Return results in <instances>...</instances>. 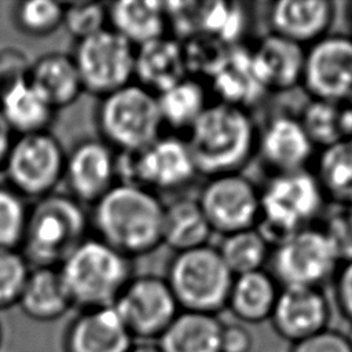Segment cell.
<instances>
[{
  "label": "cell",
  "mask_w": 352,
  "mask_h": 352,
  "mask_svg": "<svg viewBox=\"0 0 352 352\" xmlns=\"http://www.w3.org/2000/svg\"><path fill=\"white\" fill-rule=\"evenodd\" d=\"M91 208L89 223L96 238L128 258L162 245L164 202L151 190L117 183Z\"/></svg>",
  "instance_id": "6da1fadb"
},
{
  "label": "cell",
  "mask_w": 352,
  "mask_h": 352,
  "mask_svg": "<svg viewBox=\"0 0 352 352\" xmlns=\"http://www.w3.org/2000/svg\"><path fill=\"white\" fill-rule=\"evenodd\" d=\"M257 138L248 109L214 102L187 131L186 140L198 175L213 177L239 172L257 153Z\"/></svg>",
  "instance_id": "7a4b0ae2"
},
{
  "label": "cell",
  "mask_w": 352,
  "mask_h": 352,
  "mask_svg": "<svg viewBox=\"0 0 352 352\" xmlns=\"http://www.w3.org/2000/svg\"><path fill=\"white\" fill-rule=\"evenodd\" d=\"M89 212L67 192H52L29 206L19 246L30 267H59L87 238Z\"/></svg>",
  "instance_id": "3957f363"
},
{
  "label": "cell",
  "mask_w": 352,
  "mask_h": 352,
  "mask_svg": "<svg viewBox=\"0 0 352 352\" xmlns=\"http://www.w3.org/2000/svg\"><path fill=\"white\" fill-rule=\"evenodd\" d=\"M73 308L113 307L135 275L131 258L88 236L59 267Z\"/></svg>",
  "instance_id": "277c9868"
},
{
  "label": "cell",
  "mask_w": 352,
  "mask_h": 352,
  "mask_svg": "<svg viewBox=\"0 0 352 352\" xmlns=\"http://www.w3.org/2000/svg\"><path fill=\"white\" fill-rule=\"evenodd\" d=\"M324 205L326 198L312 170L271 175L260 188V217L256 228L272 249L309 226Z\"/></svg>",
  "instance_id": "5b68a950"
},
{
  "label": "cell",
  "mask_w": 352,
  "mask_h": 352,
  "mask_svg": "<svg viewBox=\"0 0 352 352\" xmlns=\"http://www.w3.org/2000/svg\"><path fill=\"white\" fill-rule=\"evenodd\" d=\"M99 138L117 153H136L162 135L157 95L131 82L99 98L95 111Z\"/></svg>",
  "instance_id": "8992f818"
},
{
  "label": "cell",
  "mask_w": 352,
  "mask_h": 352,
  "mask_svg": "<svg viewBox=\"0 0 352 352\" xmlns=\"http://www.w3.org/2000/svg\"><path fill=\"white\" fill-rule=\"evenodd\" d=\"M165 279L180 311L217 315L226 309L234 275L217 248L204 245L175 253Z\"/></svg>",
  "instance_id": "52a82bcc"
},
{
  "label": "cell",
  "mask_w": 352,
  "mask_h": 352,
  "mask_svg": "<svg viewBox=\"0 0 352 352\" xmlns=\"http://www.w3.org/2000/svg\"><path fill=\"white\" fill-rule=\"evenodd\" d=\"M66 151L50 131L14 136L1 173L25 199H40L63 182Z\"/></svg>",
  "instance_id": "ba28073f"
},
{
  "label": "cell",
  "mask_w": 352,
  "mask_h": 352,
  "mask_svg": "<svg viewBox=\"0 0 352 352\" xmlns=\"http://www.w3.org/2000/svg\"><path fill=\"white\" fill-rule=\"evenodd\" d=\"M198 175L186 138L162 133L136 153H118L120 183L146 187L153 192L183 188Z\"/></svg>",
  "instance_id": "9c48e42d"
},
{
  "label": "cell",
  "mask_w": 352,
  "mask_h": 352,
  "mask_svg": "<svg viewBox=\"0 0 352 352\" xmlns=\"http://www.w3.org/2000/svg\"><path fill=\"white\" fill-rule=\"evenodd\" d=\"M271 275L280 287L322 285L334 276L340 258L322 228H300L271 249Z\"/></svg>",
  "instance_id": "30bf717a"
},
{
  "label": "cell",
  "mask_w": 352,
  "mask_h": 352,
  "mask_svg": "<svg viewBox=\"0 0 352 352\" xmlns=\"http://www.w3.org/2000/svg\"><path fill=\"white\" fill-rule=\"evenodd\" d=\"M136 48L110 28L76 41L70 54L84 92L99 98L135 80Z\"/></svg>",
  "instance_id": "8fae6325"
},
{
  "label": "cell",
  "mask_w": 352,
  "mask_h": 352,
  "mask_svg": "<svg viewBox=\"0 0 352 352\" xmlns=\"http://www.w3.org/2000/svg\"><path fill=\"white\" fill-rule=\"evenodd\" d=\"M113 308L139 342L157 341L180 312L165 276L155 274L133 275Z\"/></svg>",
  "instance_id": "7c38bea8"
},
{
  "label": "cell",
  "mask_w": 352,
  "mask_h": 352,
  "mask_svg": "<svg viewBox=\"0 0 352 352\" xmlns=\"http://www.w3.org/2000/svg\"><path fill=\"white\" fill-rule=\"evenodd\" d=\"M197 199L212 232L223 236L256 227L260 217V188L239 172L208 177Z\"/></svg>",
  "instance_id": "4fadbf2b"
},
{
  "label": "cell",
  "mask_w": 352,
  "mask_h": 352,
  "mask_svg": "<svg viewBox=\"0 0 352 352\" xmlns=\"http://www.w3.org/2000/svg\"><path fill=\"white\" fill-rule=\"evenodd\" d=\"M301 85L311 99L352 100V37L326 34L307 47Z\"/></svg>",
  "instance_id": "5bb4252c"
},
{
  "label": "cell",
  "mask_w": 352,
  "mask_h": 352,
  "mask_svg": "<svg viewBox=\"0 0 352 352\" xmlns=\"http://www.w3.org/2000/svg\"><path fill=\"white\" fill-rule=\"evenodd\" d=\"M63 182L70 197L92 206L120 183L118 153L100 138L80 140L66 153Z\"/></svg>",
  "instance_id": "9a60e30c"
},
{
  "label": "cell",
  "mask_w": 352,
  "mask_h": 352,
  "mask_svg": "<svg viewBox=\"0 0 352 352\" xmlns=\"http://www.w3.org/2000/svg\"><path fill=\"white\" fill-rule=\"evenodd\" d=\"M330 304L322 287H280L270 322L275 333L292 345L326 329L330 322Z\"/></svg>",
  "instance_id": "2e32d148"
},
{
  "label": "cell",
  "mask_w": 352,
  "mask_h": 352,
  "mask_svg": "<svg viewBox=\"0 0 352 352\" xmlns=\"http://www.w3.org/2000/svg\"><path fill=\"white\" fill-rule=\"evenodd\" d=\"M257 153L275 175L307 169L315 147L298 117L276 114L258 129Z\"/></svg>",
  "instance_id": "e0dca14e"
},
{
  "label": "cell",
  "mask_w": 352,
  "mask_h": 352,
  "mask_svg": "<svg viewBox=\"0 0 352 352\" xmlns=\"http://www.w3.org/2000/svg\"><path fill=\"white\" fill-rule=\"evenodd\" d=\"M133 344L113 307L78 311L62 338L63 352H128Z\"/></svg>",
  "instance_id": "ac0fdd59"
},
{
  "label": "cell",
  "mask_w": 352,
  "mask_h": 352,
  "mask_svg": "<svg viewBox=\"0 0 352 352\" xmlns=\"http://www.w3.org/2000/svg\"><path fill=\"white\" fill-rule=\"evenodd\" d=\"M249 55L253 74L265 92H285L301 84L304 47L268 33L249 48Z\"/></svg>",
  "instance_id": "d6986e66"
},
{
  "label": "cell",
  "mask_w": 352,
  "mask_h": 352,
  "mask_svg": "<svg viewBox=\"0 0 352 352\" xmlns=\"http://www.w3.org/2000/svg\"><path fill=\"white\" fill-rule=\"evenodd\" d=\"M336 16L330 0H278L270 4V33L287 38L304 48L329 34Z\"/></svg>",
  "instance_id": "ffe728a7"
},
{
  "label": "cell",
  "mask_w": 352,
  "mask_h": 352,
  "mask_svg": "<svg viewBox=\"0 0 352 352\" xmlns=\"http://www.w3.org/2000/svg\"><path fill=\"white\" fill-rule=\"evenodd\" d=\"M188 76L184 47L169 36L136 47L135 78L155 95Z\"/></svg>",
  "instance_id": "44dd1931"
},
{
  "label": "cell",
  "mask_w": 352,
  "mask_h": 352,
  "mask_svg": "<svg viewBox=\"0 0 352 352\" xmlns=\"http://www.w3.org/2000/svg\"><path fill=\"white\" fill-rule=\"evenodd\" d=\"M28 81L58 111L80 98L82 84L70 54L51 51L30 62Z\"/></svg>",
  "instance_id": "7402d4cb"
},
{
  "label": "cell",
  "mask_w": 352,
  "mask_h": 352,
  "mask_svg": "<svg viewBox=\"0 0 352 352\" xmlns=\"http://www.w3.org/2000/svg\"><path fill=\"white\" fill-rule=\"evenodd\" d=\"M56 110L28 81H15L0 89V116L14 136L50 131Z\"/></svg>",
  "instance_id": "603a6c76"
},
{
  "label": "cell",
  "mask_w": 352,
  "mask_h": 352,
  "mask_svg": "<svg viewBox=\"0 0 352 352\" xmlns=\"http://www.w3.org/2000/svg\"><path fill=\"white\" fill-rule=\"evenodd\" d=\"M16 305L36 322H54L65 316L73 304L59 268L32 267Z\"/></svg>",
  "instance_id": "cb8c5ba5"
},
{
  "label": "cell",
  "mask_w": 352,
  "mask_h": 352,
  "mask_svg": "<svg viewBox=\"0 0 352 352\" xmlns=\"http://www.w3.org/2000/svg\"><path fill=\"white\" fill-rule=\"evenodd\" d=\"M109 28L135 48L166 36L169 25L165 3L122 0L107 4Z\"/></svg>",
  "instance_id": "d4e9b609"
},
{
  "label": "cell",
  "mask_w": 352,
  "mask_h": 352,
  "mask_svg": "<svg viewBox=\"0 0 352 352\" xmlns=\"http://www.w3.org/2000/svg\"><path fill=\"white\" fill-rule=\"evenodd\" d=\"M280 286L265 270L235 275L227 298L228 309L239 323L270 320Z\"/></svg>",
  "instance_id": "484cf974"
},
{
  "label": "cell",
  "mask_w": 352,
  "mask_h": 352,
  "mask_svg": "<svg viewBox=\"0 0 352 352\" xmlns=\"http://www.w3.org/2000/svg\"><path fill=\"white\" fill-rule=\"evenodd\" d=\"M221 329L217 315L180 311L155 344L161 352H221Z\"/></svg>",
  "instance_id": "4316f807"
},
{
  "label": "cell",
  "mask_w": 352,
  "mask_h": 352,
  "mask_svg": "<svg viewBox=\"0 0 352 352\" xmlns=\"http://www.w3.org/2000/svg\"><path fill=\"white\" fill-rule=\"evenodd\" d=\"M212 234L197 198L179 197L164 204L162 245L173 253L208 245Z\"/></svg>",
  "instance_id": "83f0119b"
},
{
  "label": "cell",
  "mask_w": 352,
  "mask_h": 352,
  "mask_svg": "<svg viewBox=\"0 0 352 352\" xmlns=\"http://www.w3.org/2000/svg\"><path fill=\"white\" fill-rule=\"evenodd\" d=\"M217 102L235 104L248 109L265 91L256 80L250 63L249 48L234 45L210 77Z\"/></svg>",
  "instance_id": "f1b7e54d"
},
{
  "label": "cell",
  "mask_w": 352,
  "mask_h": 352,
  "mask_svg": "<svg viewBox=\"0 0 352 352\" xmlns=\"http://www.w3.org/2000/svg\"><path fill=\"white\" fill-rule=\"evenodd\" d=\"M157 102L164 126L173 129L175 133L187 132L210 103L206 87L190 74L157 94Z\"/></svg>",
  "instance_id": "f546056e"
},
{
  "label": "cell",
  "mask_w": 352,
  "mask_h": 352,
  "mask_svg": "<svg viewBox=\"0 0 352 352\" xmlns=\"http://www.w3.org/2000/svg\"><path fill=\"white\" fill-rule=\"evenodd\" d=\"M326 201L333 205L352 204V138L319 150L312 170Z\"/></svg>",
  "instance_id": "4dcf8cb0"
},
{
  "label": "cell",
  "mask_w": 352,
  "mask_h": 352,
  "mask_svg": "<svg viewBox=\"0 0 352 352\" xmlns=\"http://www.w3.org/2000/svg\"><path fill=\"white\" fill-rule=\"evenodd\" d=\"M217 250L234 276L263 270L271 254V246L256 227L224 235Z\"/></svg>",
  "instance_id": "1f68e13d"
},
{
  "label": "cell",
  "mask_w": 352,
  "mask_h": 352,
  "mask_svg": "<svg viewBox=\"0 0 352 352\" xmlns=\"http://www.w3.org/2000/svg\"><path fill=\"white\" fill-rule=\"evenodd\" d=\"M298 120L315 148H324L346 136L344 104L341 103L311 99L304 106Z\"/></svg>",
  "instance_id": "d6a6232c"
},
{
  "label": "cell",
  "mask_w": 352,
  "mask_h": 352,
  "mask_svg": "<svg viewBox=\"0 0 352 352\" xmlns=\"http://www.w3.org/2000/svg\"><path fill=\"white\" fill-rule=\"evenodd\" d=\"M15 28L29 37L54 34L63 23V4L54 0H25L12 8Z\"/></svg>",
  "instance_id": "836d02e7"
},
{
  "label": "cell",
  "mask_w": 352,
  "mask_h": 352,
  "mask_svg": "<svg viewBox=\"0 0 352 352\" xmlns=\"http://www.w3.org/2000/svg\"><path fill=\"white\" fill-rule=\"evenodd\" d=\"M26 199L10 186L0 184V248L19 249L26 227Z\"/></svg>",
  "instance_id": "e575fe53"
},
{
  "label": "cell",
  "mask_w": 352,
  "mask_h": 352,
  "mask_svg": "<svg viewBox=\"0 0 352 352\" xmlns=\"http://www.w3.org/2000/svg\"><path fill=\"white\" fill-rule=\"evenodd\" d=\"M62 26L76 41L94 36L109 28L107 4L98 1L63 4Z\"/></svg>",
  "instance_id": "d590c367"
},
{
  "label": "cell",
  "mask_w": 352,
  "mask_h": 352,
  "mask_svg": "<svg viewBox=\"0 0 352 352\" xmlns=\"http://www.w3.org/2000/svg\"><path fill=\"white\" fill-rule=\"evenodd\" d=\"M30 268L19 249L0 248V311L18 304Z\"/></svg>",
  "instance_id": "8d00e7d4"
},
{
  "label": "cell",
  "mask_w": 352,
  "mask_h": 352,
  "mask_svg": "<svg viewBox=\"0 0 352 352\" xmlns=\"http://www.w3.org/2000/svg\"><path fill=\"white\" fill-rule=\"evenodd\" d=\"M290 352H352V340L351 336L329 327L293 344Z\"/></svg>",
  "instance_id": "74e56055"
},
{
  "label": "cell",
  "mask_w": 352,
  "mask_h": 352,
  "mask_svg": "<svg viewBox=\"0 0 352 352\" xmlns=\"http://www.w3.org/2000/svg\"><path fill=\"white\" fill-rule=\"evenodd\" d=\"M333 279L338 309L344 319L352 326V258L340 263Z\"/></svg>",
  "instance_id": "f35d334b"
},
{
  "label": "cell",
  "mask_w": 352,
  "mask_h": 352,
  "mask_svg": "<svg viewBox=\"0 0 352 352\" xmlns=\"http://www.w3.org/2000/svg\"><path fill=\"white\" fill-rule=\"evenodd\" d=\"M30 60L16 50L6 48L0 52V89L23 78H28Z\"/></svg>",
  "instance_id": "ab89813d"
},
{
  "label": "cell",
  "mask_w": 352,
  "mask_h": 352,
  "mask_svg": "<svg viewBox=\"0 0 352 352\" xmlns=\"http://www.w3.org/2000/svg\"><path fill=\"white\" fill-rule=\"evenodd\" d=\"M253 348V336L243 323H223L220 349L221 352H250Z\"/></svg>",
  "instance_id": "60d3db41"
},
{
  "label": "cell",
  "mask_w": 352,
  "mask_h": 352,
  "mask_svg": "<svg viewBox=\"0 0 352 352\" xmlns=\"http://www.w3.org/2000/svg\"><path fill=\"white\" fill-rule=\"evenodd\" d=\"M14 140V135L10 131V128L7 126V124L4 122L3 117L0 116V172L3 169L7 153L10 150V146Z\"/></svg>",
  "instance_id": "b9f144b4"
},
{
  "label": "cell",
  "mask_w": 352,
  "mask_h": 352,
  "mask_svg": "<svg viewBox=\"0 0 352 352\" xmlns=\"http://www.w3.org/2000/svg\"><path fill=\"white\" fill-rule=\"evenodd\" d=\"M344 129L345 135L352 138V100L344 103Z\"/></svg>",
  "instance_id": "7bdbcfd3"
},
{
  "label": "cell",
  "mask_w": 352,
  "mask_h": 352,
  "mask_svg": "<svg viewBox=\"0 0 352 352\" xmlns=\"http://www.w3.org/2000/svg\"><path fill=\"white\" fill-rule=\"evenodd\" d=\"M128 352H161L155 342H135Z\"/></svg>",
  "instance_id": "ee69618b"
},
{
  "label": "cell",
  "mask_w": 352,
  "mask_h": 352,
  "mask_svg": "<svg viewBox=\"0 0 352 352\" xmlns=\"http://www.w3.org/2000/svg\"><path fill=\"white\" fill-rule=\"evenodd\" d=\"M348 16H349V23H351V28H352V3L349 6V10H348Z\"/></svg>",
  "instance_id": "f6af8a7d"
},
{
  "label": "cell",
  "mask_w": 352,
  "mask_h": 352,
  "mask_svg": "<svg viewBox=\"0 0 352 352\" xmlns=\"http://www.w3.org/2000/svg\"><path fill=\"white\" fill-rule=\"evenodd\" d=\"M1 338H3V331H1V324H0V345H1Z\"/></svg>",
  "instance_id": "bcb514c9"
},
{
  "label": "cell",
  "mask_w": 352,
  "mask_h": 352,
  "mask_svg": "<svg viewBox=\"0 0 352 352\" xmlns=\"http://www.w3.org/2000/svg\"><path fill=\"white\" fill-rule=\"evenodd\" d=\"M351 340H352V336H351Z\"/></svg>",
  "instance_id": "7dc6e473"
}]
</instances>
